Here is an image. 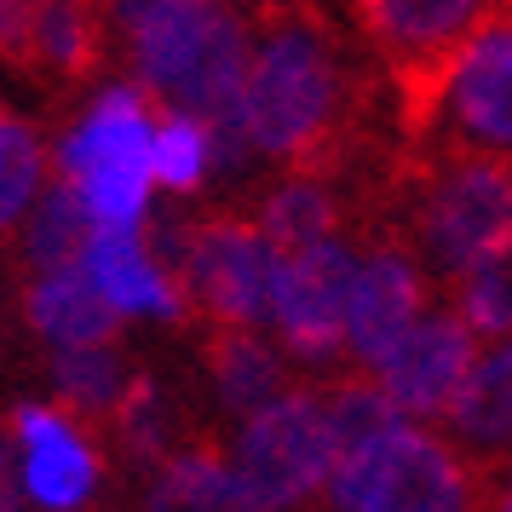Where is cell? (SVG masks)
<instances>
[{"label": "cell", "mask_w": 512, "mask_h": 512, "mask_svg": "<svg viewBox=\"0 0 512 512\" xmlns=\"http://www.w3.org/2000/svg\"><path fill=\"white\" fill-rule=\"evenodd\" d=\"M127 35L139 87L167 110H190L213 127V156L248 167L254 144L236 116V87L248 64V24L231 0H110Z\"/></svg>", "instance_id": "cell-1"}, {"label": "cell", "mask_w": 512, "mask_h": 512, "mask_svg": "<svg viewBox=\"0 0 512 512\" xmlns=\"http://www.w3.org/2000/svg\"><path fill=\"white\" fill-rule=\"evenodd\" d=\"M236 116L248 127L254 156L305 167L323 156V144L340 133L346 116V70L328 29L288 6L271 12V24L248 35V64L236 87Z\"/></svg>", "instance_id": "cell-2"}, {"label": "cell", "mask_w": 512, "mask_h": 512, "mask_svg": "<svg viewBox=\"0 0 512 512\" xmlns=\"http://www.w3.org/2000/svg\"><path fill=\"white\" fill-rule=\"evenodd\" d=\"M150 127L156 98L144 87H104L58 139V173L87 202L93 225H144L150 219Z\"/></svg>", "instance_id": "cell-3"}, {"label": "cell", "mask_w": 512, "mask_h": 512, "mask_svg": "<svg viewBox=\"0 0 512 512\" xmlns=\"http://www.w3.org/2000/svg\"><path fill=\"white\" fill-rule=\"evenodd\" d=\"M328 507L340 512H461L472 507V478L420 420L397 415L374 438L334 455L323 478Z\"/></svg>", "instance_id": "cell-4"}, {"label": "cell", "mask_w": 512, "mask_h": 512, "mask_svg": "<svg viewBox=\"0 0 512 512\" xmlns=\"http://www.w3.org/2000/svg\"><path fill=\"white\" fill-rule=\"evenodd\" d=\"M420 248L443 277H461L484 259L512 254V162L489 150H466L420 190Z\"/></svg>", "instance_id": "cell-5"}, {"label": "cell", "mask_w": 512, "mask_h": 512, "mask_svg": "<svg viewBox=\"0 0 512 512\" xmlns=\"http://www.w3.org/2000/svg\"><path fill=\"white\" fill-rule=\"evenodd\" d=\"M231 466L248 512H282L323 495V478L334 466V438L323 426V403L305 386L277 392L265 409L236 420Z\"/></svg>", "instance_id": "cell-6"}, {"label": "cell", "mask_w": 512, "mask_h": 512, "mask_svg": "<svg viewBox=\"0 0 512 512\" xmlns=\"http://www.w3.org/2000/svg\"><path fill=\"white\" fill-rule=\"evenodd\" d=\"M357 248L340 236H317L300 248H282L265 288V323L277 328L288 357L300 363H334L346 346V288Z\"/></svg>", "instance_id": "cell-7"}, {"label": "cell", "mask_w": 512, "mask_h": 512, "mask_svg": "<svg viewBox=\"0 0 512 512\" xmlns=\"http://www.w3.org/2000/svg\"><path fill=\"white\" fill-rule=\"evenodd\" d=\"M271 265L277 248L254 219H202L190 236H179L173 277L185 288V305L202 311L213 328H259Z\"/></svg>", "instance_id": "cell-8"}, {"label": "cell", "mask_w": 512, "mask_h": 512, "mask_svg": "<svg viewBox=\"0 0 512 512\" xmlns=\"http://www.w3.org/2000/svg\"><path fill=\"white\" fill-rule=\"evenodd\" d=\"M432 110L449 121V133L466 150H489V156L512 162V12L484 18L443 58L420 116H432Z\"/></svg>", "instance_id": "cell-9"}, {"label": "cell", "mask_w": 512, "mask_h": 512, "mask_svg": "<svg viewBox=\"0 0 512 512\" xmlns=\"http://www.w3.org/2000/svg\"><path fill=\"white\" fill-rule=\"evenodd\" d=\"M472 357H478V334L455 311H420L392 340V351L380 363H369V380L386 392L397 415L438 420L449 409V397L461 392Z\"/></svg>", "instance_id": "cell-10"}, {"label": "cell", "mask_w": 512, "mask_h": 512, "mask_svg": "<svg viewBox=\"0 0 512 512\" xmlns=\"http://www.w3.org/2000/svg\"><path fill=\"white\" fill-rule=\"evenodd\" d=\"M369 41L392 58L403 81L415 87L420 110L438 81L443 58L495 12V0H357Z\"/></svg>", "instance_id": "cell-11"}, {"label": "cell", "mask_w": 512, "mask_h": 512, "mask_svg": "<svg viewBox=\"0 0 512 512\" xmlns=\"http://www.w3.org/2000/svg\"><path fill=\"white\" fill-rule=\"evenodd\" d=\"M12 443H18V495H29L35 507L47 512H75L98 495V466L93 443L81 438L64 409L47 403H18L12 415Z\"/></svg>", "instance_id": "cell-12"}, {"label": "cell", "mask_w": 512, "mask_h": 512, "mask_svg": "<svg viewBox=\"0 0 512 512\" xmlns=\"http://www.w3.org/2000/svg\"><path fill=\"white\" fill-rule=\"evenodd\" d=\"M426 311V271L409 248H369L351 265L346 288V357L351 363H380L392 340Z\"/></svg>", "instance_id": "cell-13"}, {"label": "cell", "mask_w": 512, "mask_h": 512, "mask_svg": "<svg viewBox=\"0 0 512 512\" xmlns=\"http://www.w3.org/2000/svg\"><path fill=\"white\" fill-rule=\"evenodd\" d=\"M81 271L121 317H156V323H185V288L173 265L156 254V242L139 225H93L81 248Z\"/></svg>", "instance_id": "cell-14"}, {"label": "cell", "mask_w": 512, "mask_h": 512, "mask_svg": "<svg viewBox=\"0 0 512 512\" xmlns=\"http://www.w3.org/2000/svg\"><path fill=\"white\" fill-rule=\"evenodd\" d=\"M24 317L47 346H98L121 334V311L98 294L81 259L75 265H47L24 288Z\"/></svg>", "instance_id": "cell-15"}, {"label": "cell", "mask_w": 512, "mask_h": 512, "mask_svg": "<svg viewBox=\"0 0 512 512\" xmlns=\"http://www.w3.org/2000/svg\"><path fill=\"white\" fill-rule=\"evenodd\" d=\"M443 420L466 449H484V455L512 449V328L495 340H478V357L466 369L461 392L449 397Z\"/></svg>", "instance_id": "cell-16"}, {"label": "cell", "mask_w": 512, "mask_h": 512, "mask_svg": "<svg viewBox=\"0 0 512 512\" xmlns=\"http://www.w3.org/2000/svg\"><path fill=\"white\" fill-rule=\"evenodd\" d=\"M144 507H156V512H179V507L185 512H248V501H242L231 455L213 449V443H190V449H167L162 461H156Z\"/></svg>", "instance_id": "cell-17"}, {"label": "cell", "mask_w": 512, "mask_h": 512, "mask_svg": "<svg viewBox=\"0 0 512 512\" xmlns=\"http://www.w3.org/2000/svg\"><path fill=\"white\" fill-rule=\"evenodd\" d=\"M208 380H213L219 409L231 420L254 415V409H265L277 392H288L282 357L259 340L254 328H219V334H213L208 340Z\"/></svg>", "instance_id": "cell-18"}, {"label": "cell", "mask_w": 512, "mask_h": 512, "mask_svg": "<svg viewBox=\"0 0 512 512\" xmlns=\"http://www.w3.org/2000/svg\"><path fill=\"white\" fill-rule=\"evenodd\" d=\"M127 380H133V369L121 363L116 340H98V346H52V392L75 415L104 420L121 403Z\"/></svg>", "instance_id": "cell-19"}, {"label": "cell", "mask_w": 512, "mask_h": 512, "mask_svg": "<svg viewBox=\"0 0 512 512\" xmlns=\"http://www.w3.org/2000/svg\"><path fill=\"white\" fill-rule=\"evenodd\" d=\"M18 225H24L29 271H47V265H75L81 259L87 231H93V213L75 196L70 179H58V185H41V196L29 202V213Z\"/></svg>", "instance_id": "cell-20"}, {"label": "cell", "mask_w": 512, "mask_h": 512, "mask_svg": "<svg viewBox=\"0 0 512 512\" xmlns=\"http://www.w3.org/2000/svg\"><path fill=\"white\" fill-rule=\"evenodd\" d=\"M213 127L190 110H156V127H150V179L173 196H190V190L208 185L213 173Z\"/></svg>", "instance_id": "cell-21"}, {"label": "cell", "mask_w": 512, "mask_h": 512, "mask_svg": "<svg viewBox=\"0 0 512 512\" xmlns=\"http://www.w3.org/2000/svg\"><path fill=\"white\" fill-rule=\"evenodd\" d=\"M259 231L271 236V248H300V242H317V236H334L340 225V202H334V190L317 179V173H294V179H282L265 202H259Z\"/></svg>", "instance_id": "cell-22"}, {"label": "cell", "mask_w": 512, "mask_h": 512, "mask_svg": "<svg viewBox=\"0 0 512 512\" xmlns=\"http://www.w3.org/2000/svg\"><path fill=\"white\" fill-rule=\"evenodd\" d=\"M98 41L104 35H98L93 0H47L41 18H35V58L29 64L75 81L98 64Z\"/></svg>", "instance_id": "cell-23"}, {"label": "cell", "mask_w": 512, "mask_h": 512, "mask_svg": "<svg viewBox=\"0 0 512 512\" xmlns=\"http://www.w3.org/2000/svg\"><path fill=\"white\" fill-rule=\"evenodd\" d=\"M41 185H47V150L29 121H18L0 104V231H12L24 219Z\"/></svg>", "instance_id": "cell-24"}, {"label": "cell", "mask_w": 512, "mask_h": 512, "mask_svg": "<svg viewBox=\"0 0 512 512\" xmlns=\"http://www.w3.org/2000/svg\"><path fill=\"white\" fill-rule=\"evenodd\" d=\"M104 420L116 426L121 449H127L133 461H144V466H156L167 449H173V409H167L162 386H156L150 374H133L127 392H121V403Z\"/></svg>", "instance_id": "cell-25"}, {"label": "cell", "mask_w": 512, "mask_h": 512, "mask_svg": "<svg viewBox=\"0 0 512 512\" xmlns=\"http://www.w3.org/2000/svg\"><path fill=\"white\" fill-rule=\"evenodd\" d=\"M455 317H461L478 340H495L512 328V254L484 259L455 277Z\"/></svg>", "instance_id": "cell-26"}, {"label": "cell", "mask_w": 512, "mask_h": 512, "mask_svg": "<svg viewBox=\"0 0 512 512\" xmlns=\"http://www.w3.org/2000/svg\"><path fill=\"white\" fill-rule=\"evenodd\" d=\"M317 403H323V426H328V438H334V455L351 449V443L374 438L380 426H392V420H397V409L386 403V392L374 386L369 374H363V380H340V386L317 392Z\"/></svg>", "instance_id": "cell-27"}, {"label": "cell", "mask_w": 512, "mask_h": 512, "mask_svg": "<svg viewBox=\"0 0 512 512\" xmlns=\"http://www.w3.org/2000/svg\"><path fill=\"white\" fill-rule=\"evenodd\" d=\"M47 0H0V58L29 64L35 58V18Z\"/></svg>", "instance_id": "cell-28"}, {"label": "cell", "mask_w": 512, "mask_h": 512, "mask_svg": "<svg viewBox=\"0 0 512 512\" xmlns=\"http://www.w3.org/2000/svg\"><path fill=\"white\" fill-rule=\"evenodd\" d=\"M12 495H18V478H12V449H6V438H0V507H18Z\"/></svg>", "instance_id": "cell-29"}, {"label": "cell", "mask_w": 512, "mask_h": 512, "mask_svg": "<svg viewBox=\"0 0 512 512\" xmlns=\"http://www.w3.org/2000/svg\"><path fill=\"white\" fill-rule=\"evenodd\" d=\"M501 507L512 512V478H507V484H501Z\"/></svg>", "instance_id": "cell-30"}]
</instances>
